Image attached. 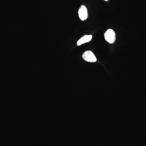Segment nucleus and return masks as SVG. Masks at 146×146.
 Masks as SVG:
<instances>
[{"instance_id": "obj_5", "label": "nucleus", "mask_w": 146, "mask_h": 146, "mask_svg": "<svg viewBox=\"0 0 146 146\" xmlns=\"http://www.w3.org/2000/svg\"><path fill=\"white\" fill-rule=\"evenodd\" d=\"M105 1H108V0H104Z\"/></svg>"}, {"instance_id": "obj_2", "label": "nucleus", "mask_w": 146, "mask_h": 146, "mask_svg": "<svg viewBox=\"0 0 146 146\" xmlns=\"http://www.w3.org/2000/svg\"><path fill=\"white\" fill-rule=\"evenodd\" d=\"M82 57L84 60L87 62H95L97 61V58L95 55L91 51H86L82 54Z\"/></svg>"}, {"instance_id": "obj_1", "label": "nucleus", "mask_w": 146, "mask_h": 146, "mask_svg": "<svg viewBox=\"0 0 146 146\" xmlns=\"http://www.w3.org/2000/svg\"><path fill=\"white\" fill-rule=\"evenodd\" d=\"M104 37L106 40L110 44H113L116 39L115 31L111 29H109L105 33Z\"/></svg>"}, {"instance_id": "obj_4", "label": "nucleus", "mask_w": 146, "mask_h": 146, "mask_svg": "<svg viewBox=\"0 0 146 146\" xmlns=\"http://www.w3.org/2000/svg\"><path fill=\"white\" fill-rule=\"evenodd\" d=\"M92 36L91 35H84L80 38V39H79L77 42V44L78 46H79L85 43L89 42L92 39Z\"/></svg>"}, {"instance_id": "obj_3", "label": "nucleus", "mask_w": 146, "mask_h": 146, "mask_svg": "<svg viewBox=\"0 0 146 146\" xmlns=\"http://www.w3.org/2000/svg\"><path fill=\"white\" fill-rule=\"evenodd\" d=\"M78 13L79 17L81 21H85L88 18L87 9L85 6L82 5L80 6L79 9Z\"/></svg>"}]
</instances>
